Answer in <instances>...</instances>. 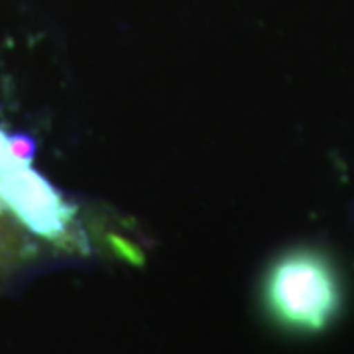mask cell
<instances>
[{
  "instance_id": "cell-1",
  "label": "cell",
  "mask_w": 354,
  "mask_h": 354,
  "mask_svg": "<svg viewBox=\"0 0 354 354\" xmlns=\"http://www.w3.org/2000/svg\"><path fill=\"white\" fill-rule=\"evenodd\" d=\"M264 299L272 317L297 330H321L341 305L339 281L321 254L295 250L268 272Z\"/></svg>"
}]
</instances>
